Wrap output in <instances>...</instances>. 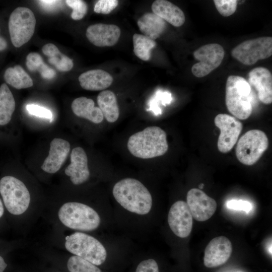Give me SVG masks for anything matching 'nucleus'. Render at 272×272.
<instances>
[{
	"mask_svg": "<svg viewBox=\"0 0 272 272\" xmlns=\"http://www.w3.org/2000/svg\"><path fill=\"white\" fill-rule=\"evenodd\" d=\"M116 200L126 210L139 215L149 213L152 206L151 193L137 179L126 178L118 181L112 190Z\"/></svg>",
	"mask_w": 272,
	"mask_h": 272,
	"instance_id": "1",
	"label": "nucleus"
},
{
	"mask_svg": "<svg viewBox=\"0 0 272 272\" xmlns=\"http://www.w3.org/2000/svg\"><path fill=\"white\" fill-rule=\"evenodd\" d=\"M127 148L134 157L150 159L164 155L168 150L165 131L158 126H149L132 134Z\"/></svg>",
	"mask_w": 272,
	"mask_h": 272,
	"instance_id": "2",
	"label": "nucleus"
},
{
	"mask_svg": "<svg viewBox=\"0 0 272 272\" xmlns=\"http://www.w3.org/2000/svg\"><path fill=\"white\" fill-rule=\"evenodd\" d=\"M251 86L243 77L231 75L226 85L225 102L228 111L238 119L248 118L252 111Z\"/></svg>",
	"mask_w": 272,
	"mask_h": 272,
	"instance_id": "3",
	"label": "nucleus"
},
{
	"mask_svg": "<svg viewBox=\"0 0 272 272\" xmlns=\"http://www.w3.org/2000/svg\"><path fill=\"white\" fill-rule=\"evenodd\" d=\"M58 216L64 226L74 230L90 231L97 229L100 224V218L93 209L77 202L64 203Z\"/></svg>",
	"mask_w": 272,
	"mask_h": 272,
	"instance_id": "4",
	"label": "nucleus"
},
{
	"mask_svg": "<svg viewBox=\"0 0 272 272\" xmlns=\"http://www.w3.org/2000/svg\"><path fill=\"white\" fill-rule=\"evenodd\" d=\"M65 247L71 253L96 265L102 264L107 257L106 250L100 241L81 232L66 237Z\"/></svg>",
	"mask_w": 272,
	"mask_h": 272,
	"instance_id": "5",
	"label": "nucleus"
},
{
	"mask_svg": "<svg viewBox=\"0 0 272 272\" xmlns=\"http://www.w3.org/2000/svg\"><path fill=\"white\" fill-rule=\"evenodd\" d=\"M0 193L5 207L11 214H22L29 207V190L22 181L15 177L6 176L1 178Z\"/></svg>",
	"mask_w": 272,
	"mask_h": 272,
	"instance_id": "6",
	"label": "nucleus"
},
{
	"mask_svg": "<svg viewBox=\"0 0 272 272\" xmlns=\"http://www.w3.org/2000/svg\"><path fill=\"white\" fill-rule=\"evenodd\" d=\"M268 146V138L263 131L258 129L249 130L238 141L237 158L244 165H252L260 159Z\"/></svg>",
	"mask_w": 272,
	"mask_h": 272,
	"instance_id": "7",
	"label": "nucleus"
},
{
	"mask_svg": "<svg viewBox=\"0 0 272 272\" xmlns=\"http://www.w3.org/2000/svg\"><path fill=\"white\" fill-rule=\"evenodd\" d=\"M36 18L33 12L26 7H19L11 13L9 20V30L12 44L20 47L32 37Z\"/></svg>",
	"mask_w": 272,
	"mask_h": 272,
	"instance_id": "8",
	"label": "nucleus"
},
{
	"mask_svg": "<svg viewBox=\"0 0 272 272\" xmlns=\"http://www.w3.org/2000/svg\"><path fill=\"white\" fill-rule=\"evenodd\" d=\"M231 54L241 63L252 65L271 55L272 37H261L245 41L234 47Z\"/></svg>",
	"mask_w": 272,
	"mask_h": 272,
	"instance_id": "9",
	"label": "nucleus"
},
{
	"mask_svg": "<svg viewBox=\"0 0 272 272\" xmlns=\"http://www.w3.org/2000/svg\"><path fill=\"white\" fill-rule=\"evenodd\" d=\"M225 55L223 47L218 43H209L201 46L193 52L194 57L198 61L191 68L192 74L202 78L217 69Z\"/></svg>",
	"mask_w": 272,
	"mask_h": 272,
	"instance_id": "10",
	"label": "nucleus"
},
{
	"mask_svg": "<svg viewBox=\"0 0 272 272\" xmlns=\"http://www.w3.org/2000/svg\"><path fill=\"white\" fill-rule=\"evenodd\" d=\"M214 122L220 130L218 149L221 153H228L237 143L242 129V124L234 117L226 114H218Z\"/></svg>",
	"mask_w": 272,
	"mask_h": 272,
	"instance_id": "11",
	"label": "nucleus"
},
{
	"mask_svg": "<svg viewBox=\"0 0 272 272\" xmlns=\"http://www.w3.org/2000/svg\"><path fill=\"white\" fill-rule=\"evenodd\" d=\"M186 199L192 218L196 221L203 222L209 220L217 210L215 200L199 189L189 190Z\"/></svg>",
	"mask_w": 272,
	"mask_h": 272,
	"instance_id": "12",
	"label": "nucleus"
},
{
	"mask_svg": "<svg viewBox=\"0 0 272 272\" xmlns=\"http://www.w3.org/2000/svg\"><path fill=\"white\" fill-rule=\"evenodd\" d=\"M192 218L187 203L178 200L170 209L168 222L172 232L177 236L183 238L190 234L192 228Z\"/></svg>",
	"mask_w": 272,
	"mask_h": 272,
	"instance_id": "13",
	"label": "nucleus"
},
{
	"mask_svg": "<svg viewBox=\"0 0 272 272\" xmlns=\"http://www.w3.org/2000/svg\"><path fill=\"white\" fill-rule=\"evenodd\" d=\"M232 251L230 241L225 236L213 238L207 245L203 258L205 265L209 268L224 264L230 258Z\"/></svg>",
	"mask_w": 272,
	"mask_h": 272,
	"instance_id": "14",
	"label": "nucleus"
},
{
	"mask_svg": "<svg viewBox=\"0 0 272 272\" xmlns=\"http://www.w3.org/2000/svg\"><path fill=\"white\" fill-rule=\"evenodd\" d=\"M120 33V29L116 25L98 23L88 27L86 35L93 45L105 47L115 45L119 40Z\"/></svg>",
	"mask_w": 272,
	"mask_h": 272,
	"instance_id": "15",
	"label": "nucleus"
},
{
	"mask_svg": "<svg viewBox=\"0 0 272 272\" xmlns=\"http://www.w3.org/2000/svg\"><path fill=\"white\" fill-rule=\"evenodd\" d=\"M257 91L259 100L265 104L272 102V75L264 67L252 69L248 74V82Z\"/></svg>",
	"mask_w": 272,
	"mask_h": 272,
	"instance_id": "16",
	"label": "nucleus"
},
{
	"mask_svg": "<svg viewBox=\"0 0 272 272\" xmlns=\"http://www.w3.org/2000/svg\"><path fill=\"white\" fill-rule=\"evenodd\" d=\"M65 174L70 177L75 185L86 182L90 176L88 158L84 150L80 147L74 148L71 154V163L65 169Z\"/></svg>",
	"mask_w": 272,
	"mask_h": 272,
	"instance_id": "17",
	"label": "nucleus"
},
{
	"mask_svg": "<svg viewBox=\"0 0 272 272\" xmlns=\"http://www.w3.org/2000/svg\"><path fill=\"white\" fill-rule=\"evenodd\" d=\"M70 143L61 139L55 138L50 143L49 154L41 169L49 173H54L61 168L70 151Z\"/></svg>",
	"mask_w": 272,
	"mask_h": 272,
	"instance_id": "18",
	"label": "nucleus"
},
{
	"mask_svg": "<svg viewBox=\"0 0 272 272\" xmlns=\"http://www.w3.org/2000/svg\"><path fill=\"white\" fill-rule=\"evenodd\" d=\"M153 13L175 27L185 22L183 12L177 6L166 0H156L152 5Z\"/></svg>",
	"mask_w": 272,
	"mask_h": 272,
	"instance_id": "19",
	"label": "nucleus"
},
{
	"mask_svg": "<svg viewBox=\"0 0 272 272\" xmlns=\"http://www.w3.org/2000/svg\"><path fill=\"white\" fill-rule=\"evenodd\" d=\"M81 86L85 90L101 91L109 87L113 82L112 77L102 70H92L82 74L79 77Z\"/></svg>",
	"mask_w": 272,
	"mask_h": 272,
	"instance_id": "20",
	"label": "nucleus"
},
{
	"mask_svg": "<svg viewBox=\"0 0 272 272\" xmlns=\"http://www.w3.org/2000/svg\"><path fill=\"white\" fill-rule=\"evenodd\" d=\"M71 107L74 113L77 116L87 119L94 123H101L103 115L98 107L95 106L94 101L85 97L75 99Z\"/></svg>",
	"mask_w": 272,
	"mask_h": 272,
	"instance_id": "21",
	"label": "nucleus"
},
{
	"mask_svg": "<svg viewBox=\"0 0 272 272\" xmlns=\"http://www.w3.org/2000/svg\"><path fill=\"white\" fill-rule=\"evenodd\" d=\"M137 24L144 35L154 40L161 36L166 27L165 21L153 13L143 15L138 19Z\"/></svg>",
	"mask_w": 272,
	"mask_h": 272,
	"instance_id": "22",
	"label": "nucleus"
},
{
	"mask_svg": "<svg viewBox=\"0 0 272 272\" xmlns=\"http://www.w3.org/2000/svg\"><path fill=\"white\" fill-rule=\"evenodd\" d=\"M97 100L106 120L110 123L115 122L119 116V109L114 93L110 90L103 91L98 94Z\"/></svg>",
	"mask_w": 272,
	"mask_h": 272,
	"instance_id": "23",
	"label": "nucleus"
},
{
	"mask_svg": "<svg viewBox=\"0 0 272 272\" xmlns=\"http://www.w3.org/2000/svg\"><path fill=\"white\" fill-rule=\"evenodd\" d=\"M15 109L12 93L6 83L0 86V125L8 124Z\"/></svg>",
	"mask_w": 272,
	"mask_h": 272,
	"instance_id": "24",
	"label": "nucleus"
},
{
	"mask_svg": "<svg viewBox=\"0 0 272 272\" xmlns=\"http://www.w3.org/2000/svg\"><path fill=\"white\" fill-rule=\"evenodd\" d=\"M7 83L17 89L31 87L33 83L31 77L19 65L8 68L4 74Z\"/></svg>",
	"mask_w": 272,
	"mask_h": 272,
	"instance_id": "25",
	"label": "nucleus"
},
{
	"mask_svg": "<svg viewBox=\"0 0 272 272\" xmlns=\"http://www.w3.org/2000/svg\"><path fill=\"white\" fill-rule=\"evenodd\" d=\"M133 52L135 55L144 61H148L151 56V50L156 45L155 40L140 34L132 36Z\"/></svg>",
	"mask_w": 272,
	"mask_h": 272,
	"instance_id": "26",
	"label": "nucleus"
},
{
	"mask_svg": "<svg viewBox=\"0 0 272 272\" xmlns=\"http://www.w3.org/2000/svg\"><path fill=\"white\" fill-rule=\"evenodd\" d=\"M26 64L29 71H38L44 79H51L55 76L54 70L46 64L41 55L36 52H31L28 54Z\"/></svg>",
	"mask_w": 272,
	"mask_h": 272,
	"instance_id": "27",
	"label": "nucleus"
},
{
	"mask_svg": "<svg viewBox=\"0 0 272 272\" xmlns=\"http://www.w3.org/2000/svg\"><path fill=\"white\" fill-rule=\"evenodd\" d=\"M48 62L60 72H67L73 67V60L62 54L57 47L54 48L48 55Z\"/></svg>",
	"mask_w": 272,
	"mask_h": 272,
	"instance_id": "28",
	"label": "nucleus"
},
{
	"mask_svg": "<svg viewBox=\"0 0 272 272\" xmlns=\"http://www.w3.org/2000/svg\"><path fill=\"white\" fill-rule=\"evenodd\" d=\"M67 266L70 272H101L96 265L76 255L69 259Z\"/></svg>",
	"mask_w": 272,
	"mask_h": 272,
	"instance_id": "29",
	"label": "nucleus"
},
{
	"mask_svg": "<svg viewBox=\"0 0 272 272\" xmlns=\"http://www.w3.org/2000/svg\"><path fill=\"white\" fill-rule=\"evenodd\" d=\"M66 4L73 9L71 17L75 20H81L86 15L88 11L87 5L81 0H66Z\"/></svg>",
	"mask_w": 272,
	"mask_h": 272,
	"instance_id": "30",
	"label": "nucleus"
},
{
	"mask_svg": "<svg viewBox=\"0 0 272 272\" xmlns=\"http://www.w3.org/2000/svg\"><path fill=\"white\" fill-rule=\"evenodd\" d=\"M214 3L218 11L224 17L232 15L237 8L236 0H214Z\"/></svg>",
	"mask_w": 272,
	"mask_h": 272,
	"instance_id": "31",
	"label": "nucleus"
},
{
	"mask_svg": "<svg viewBox=\"0 0 272 272\" xmlns=\"http://www.w3.org/2000/svg\"><path fill=\"white\" fill-rule=\"evenodd\" d=\"M118 4L117 0H99L95 4L94 11L98 14H108L116 8Z\"/></svg>",
	"mask_w": 272,
	"mask_h": 272,
	"instance_id": "32",
	"label": "nucleus"
},
{
	"mask_svg": "<svg viewBox=\"0 0 272 272\" xmlns=\"http://www.w3.org/2000/svg\"><path fill=\"white\" fill-rule=\"evenodd\" d=\"M26 109L31 115L41 118L52 119V114L49 109L37 104H29L26 105Z\"/></svg>",
	"mask_w": 272,
	"mask_h": 272,
	"instance_id": "33",
	"label": "nucleus"
},
{
	"mask_svg": "<svg viewBox=\"0 0 272 272\" xmlns=\"http://www.w3.org/2000/svg\"><path fill=\"white\" fill-rule=\"evenodd\" d=\"M226 207L231 210L243 211L246 213H249L252 208L251 203L247 200L236 199L228 201Z\"/></svg>",
	"mask_w": 272,
	"mask_h": 272,
	"instance_id": "34",
	"label": "nucleus"
},
{
	"mask_svg": "<svg viewBox=\"0 0 272 272\" xmlns=\"http://www.w3.org/2000/svg\"><path fill=\"white\" fill-rule=\"evenodd\" d=\"M135 272H159L158 265L153 259H149L141 262Z\"/></svg>",
	"mask_w": 272,
	"mask_h": 272,
	"instance_id": "35",
	"label": "nucleus"
},
{
	"mask_svg": "<svg viewBox=\"0 0 272 272\" xmlns=\"http://www.w3.org/2000/svg\"><path fill=\"white\" fill-rule=\"evenodd\" d=\"M157 95L162 101V104L164 105L166 104H169L172 100L171 94L169 92H162L161 91H158L157 93Z\"/></svg>",
	"mask_w": 272,
	"mask_h": 272,
	"instance_id": "36",
	"label": "nucleus"
},
{
	"mask_svg": "<svg viewBox=\"0 0 272 272\" xmlns=\"http://www.w3.org/2000/svg\"><path fill=\"white\" fill-rule=\"evenodd\" d=\"M39 3L45 8L50 9V7H53L55 4L59 2L57 1H39Z\"/></svg>",
	"mask_w": 272,
	"mask_h": 272,
	"instance_id": "37",
	"label": "nucleus"
},
{
	"mask_svg": "<svg viewBox=\"0 0 272 272\" xmlns=\"http://www.w3.org/2000/svg\"><path fill=\"white\" fill-rule=\"evenodd\" d=\"M8 266L4 258L0 255V272H4Z\"/></svg>",
	"mask_w": 272,
	"mask_h": 272,
	"instance_id": "38",
	"label": "nucleus"
},
{
	"mask_svg": "<svg viewBox=\"0 0 272 272\" xmlns=\"http://www.w3.org/2000/svg\"><path fill=\"white\" fill-rule=\"evenodd\" d=\"M7 47V42L6 39L0 36V51L5 50Z\"/></svg>",
	"mask_w": 272,
	"mask_h": 272,
	"instance_id": "39",
	"label": "nucleus"
},
{
	"mask_svg": "<svg viewBox=\"0 0 272 272\" xmlns=\"http://www.w3.org/2000/svg\"><path fill=\"white\" fill-rule=\"evenodd\" d=\"M4 213V208L3 202L0 198V218L2 217Z\"/></svg>",
	"mask_w": 272,
	"mask_h": 272,
	"instance_id": "40",
	"label": "nucleus"
},
{
	"mask_svg": "<svg viewBox=\"0 0 272 272\" xmlns=\"http://www.w3.org/2000/svg\"><path fill=\"white\" fill-rule=\"evenodd\" d=\"M203 186H204V184L201 183L199 185L198 187L199 189H202L203 188Z\"/></svg>",
	"mask_w": 272,
	"mask_h": 272,
	"instance_id": "41",
	"label": "nucleus"
}]
</instances>
